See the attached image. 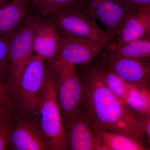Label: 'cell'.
Instances as JSON below:
<instances>
[{"instance_id": "cell-1", "label": "cell", "mask_w": 150, "mask_h": 150, "mask_svg": "<svg viewBox=\"0 0 150 150\" xmlns=\"http://www.w3.org/2000/svg\"><path fill=\"white\" fill-rule=\"evenodd\" d=\"M79 67L78 73L83 82V91L79 111L93 130L123 134L150 147L137 114L103 83L94 60Z\"/></svg>"}, {"instance_id": "cell-2", "label": "cell", "mask_w": 150, "mask_h": 150, "mask_svg": "<svg viewBox=\"0 0 150 150\" xmlns=\"http://www.w3.org/2000/svg\"><path fill=\"white\" fill-rule=\"evenodd\" d=\"M60 32L101 43L106 47L108 35L96 21L92 11L83 0H75L62 6L51 17Z\"/></svg>"}, {"instance_id": "cell-3", "label": "cell", "mask_w": 150, "mask_h": 150, "mask_svg": "<svg viewBox=\"0 0 150 150\" xmlns=\"http://www.w3.org/2000/svg\"><path fill=\"white\" fill-rule=\"evenodd\" d=\"M47 67L55 84L64 123L79 109L83 82L76 67L63 62L58 56L53 63L47 64Z\"/></svg>"}, {"instance_id": "cell-4", "label": "cell", "mask_w": 150, "mask_h": 150, "mask_svg": "<svg viewBox=\"0 0 150 150\" xmlns=\"http://www.w3.org/2000/svg\"><path fill=\"white\" fill-rule=\"evenodd\" d=\"M47 73L45 60L34 54L23 73L14 98L19 112L37 121Z\"/></svg>"}, {"instance_id": "cell-5", "label": "cell", "mask_w": 150, "mask_h": 150, "mask_svg": "<svg viewBox=\"0 0 150 150\" xmlns=\"http://www.w3.org/2000/svg\"><path fill=\"white\" fill-rule=\"evenodd\" d=\"M39 17L29 14L12 36L10 46V76L7 89L13 99L23 73L34 55L33 38Z\"/></svg>"}, {"instance_id": "cell-6", "label": "cell", "mask_w": 150, "mask_h": 150, "mask_svg": "<svg viewBox=\"0 0 150 150\" xmlns=\"http://www.w3.org/2000/svg\"><path fill=\"white\" fill-rule=\"evenodd\" d=\"M37 121L51 150H64L62 112L54 81L48 68Z\"/></svg>"}, {"instance_id": "cell-7", "label": "cell", "mask_w": 150, "mask_h": 150, "mask_svg": "<svg viewBox=\"0 0 150 150\" xmlns=\"http://www.w3.org/2000/svg\"><path fill=\"white\" fill-rule=\"evenodd\" d=\"M9 149L15 150H51L37 120L11 109L8 121Z\"/></svg>"}, {"instance_id": "cell-8", "label": "cell", "mask_w": 150, "mask_h": 150, "mask_svg": "<svg viewBox=\"0 0 150 150\" xmlns=\"http://www.w3.org/2000/svg\"><path fill=\"white\" fill-rule=\"evenodd\" d=\"M100 62L127 83L150 88V58L131 59L115 56L103 49Z\"/></svg>"}, {"instance_id": "cell-9", "label": "cell", "mask_w": 150, "mask_h": 150, "mask_svg": "<svg viewBox=\"0 0 150 150\" xmlns=\"http://www.w3.org/2000/svg\"><path fill=\"white\" fill-rule=\"evenodd\" d=\"M60 33L57 56L63 62L75 67L91 63L105 48L96 41Z\"/></svg>"}, {"instance_id": "cell-10", "label": "cell", "mask_w": 150, "mask_h": 150, "mask_svg": "<svg viewBox=\"0 0 150 150\" xmlns=\"http://www.w3.org/2000/svg\"><path fill=\"white\" fill-rule=\"evenodd\" d=\"M64 150H99V144L90 124L78 111L64 123Z\"/></svg>"}, {"instance_id": "cell-11", "label": "cell", "mask_w": 150, "mask_h": 150, "mask_svg": "<svg viewBox=\"0 0 150 150\" xmlns=\"http://www.w3.org/2000/svg\"><path fill=\"white\" fill-rule=\"evenodd\" d=\"M61 33L51 18L46 20L38 18L35 24L33 38L35 54L53 63L58 56Z\"/></svg>"}, {"instance_id": "cell-12", "label": "cell", "mask_w": 150, "mask_h": 150, "mask_svg": "<svg viewBox=\"0 0 150 150\" xmlns=\"http://www.w3.org/2000/svg\"><path fill=\"white\" fill-rule=\"evenodd\" d=\"M105 28L108 42L131 12L119 0H83Z\"/></svg>"}, {"instance_id": "cell-13", "label": "cell", "mask_w": 150, "mask_h": 150, "mask_svg": "<svg viewBox=\"0 0 150 150\" xmlns=\"http://www.w3.org/2000/svg\"><path fill=\"white\" fill-rule=\"evenodd\" d=\"M149 35L150 8L131 12L105 48L117 47Z\"/></svg>"}, {"instance_id": "cell-14", "label": "cell", "mask_w": 150, "mask_h": 150, "mask_svg": "<svg viewBox=\"0 0 150 150\" xmlns=\"http://www.w3.org/2000/svg\"><path fill=\"white\" fill-rule=\"evenodd\" d=\"M34 6L29 0H10L0 7V35L12 36Z\"/></svg>"}, {"instance_id": "cell-15", "label": "cell", "mask_w": 150, "mask_h": 150, "mask_svg": "<svg viewBox=\"0 0 150 150\" xmlns=\"http://www.w3.org/2000/svg\"><path fill=\"white\" fill-rule=\"evenodd\" d=\"M99 144V150H149L131 137L106 130H93Z\"/></svg>"}, {"instance_id": "cell-16", "label": "cell", "mask_w": 150, "mask_h": 150, "mask_svg": "<svg viewBox=\"0 0 150 150\" xmlns=\"http://www.w3.org/2000/svg\"><path fill=\"white\" fill-rule=\"evenodd\" d=\"M94 62L103 82L115 96L125 102L133 84L127 83L112 72L100 62L98 56Z\"/></svg>"}, {"instance_id": "cell-17", "label": "cell", "mask_w": 150, "mask_h": 150, "mask_svg": "<svg viewBox=\"0 0 150 150\" xmlns=\"http://www.w3.org/2000/svg\"><path fill=\"white\" fill-rule=\"evenodd\" d=\"M104 49L115 56L131 59L150 58V35L113 48Z\"/></svg>"}, {"instance_id": "cell-18", "label": "cell", "mask_w": 150, "mask_h": 150, "mask_svg": "<svg viewBox=\"0 0 150 150\" xmlns=\"http://www.w3.org/2000/svg\"><path fill=\"white\" fill-rule=\"evenodd\" d=\"M125 102L138 115H150V89L133 84Z\"/></svg>"}, {"instance_id": "cell-19", "label": "cell", "mask_w": 150, "mask_h": 150, "mask_svg": "<svg viewBox=\"0 0 150 150\" xmlns=\"http://www.w3.org/2000/svg\"><path fill=\"white\" fill-rule=\"evenodd\" d=\"M41 15L51 18L62 6L75 0H29Z\"/></svg>"}, {"instance_id": "cell-20", "label": "cell", "mask_w": 150, "mask_h": 150, "mask_svg": "<svg viewBox=\"0 0 150 150\" xmlns=\"http://www.w3.org/2000/svg\"><path fill=\"white\" fill-rule=\"evenodd\" d=\"M10 36L0 35V69L3 72L9 71Z\"/></svg>"}, {"instance_id": "cell-21", "label": "cell", "mask_w": 150, "mask_h": 150, "mask_svg": "<svg viewBox=\"0 0 150 150\" xmlns=\"http://www.w3.org/2000/svg\"><path fill=\"white\" fill-rule=\"evenodd\" d=\"M128 11L138 12L150 8V0H119Z\"/></svg>"}, {"instance_id": "cell-22", "label": "cell", "mask_w": 150, "mask_h": 150, "mask_svg": "<svg viewBox=\"0 0 150 150\" xmlns=\"http://www.w3.org/2000/svg\"><path fill=\"white\" fill-rule=\"evenodd\" d=\"M13 107L11 100L0 93V125L8 121Z\"/></svg>"}, {"instance_id": "cell-23", "label": "cell", "mask_w": 150, "mask_h": 150, "mask_svg": "<svg viewBox=\"0 0 150 150\" xmlns=\"http://www.w3.org/2000/svg\"><path fill=\"white\" fill-rule=\"evenodd\" d=\"M9 144V138L7 121L0 125V150L8 149Z\"/></svg>"}, {"instance_id": "cell-24", "label": "cell", "mask_w": 150, "mask_h": 150, "mask_svg": "<svg viewBox=\"0 0 150 150\" xmlns=\"http://www.w3.org/2000/svg\"><path fill=\"white\" fill-rule=\"evenodd\" d=\"M137 115L140 127L150 144V115Z\"/></svg>"}, {"instance_id": "cell-25", "label": "cell", "mask_w": 150, "mask_h": 150, "mask_svg": "<svg viewBox=\"0 0 150 150\" xmlns=\"http://www.w3.org/2000/svg\"><path fill=\"white\" fill-rule=\"evenodd\" d=\"M3 73L2 71L0 69V93L6 98L11 99L7 87L5 85L3 81Z\"/></svg>"}, {"instance_id": "cell-26", "label": "cell", "mask_w": 150, "mask_h": 150, "mask_svg": "<svg viewBox=\"0 0 150 150\" xmlns=\"http://www.w3.org/2000/svg\"><path fill=\"white\" fill-rule=\"evenodd\" d=\"M10 0H0V7L8 3Z\"/></svg>"}]
</instances>
